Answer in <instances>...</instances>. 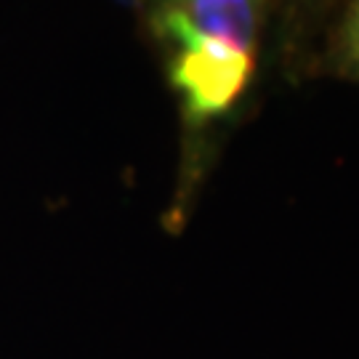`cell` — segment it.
Listing matches in <instances>:
<instances>
[{"label":"cell","mask_w":359,"mask_h":359,"mask_svg":"<svg viewBox=\"0 0 359 359\" xmlns=\"http://www.w3.org/2000/svg\"><path fill=\"white\" fill-rule=\"evenodd\" d=\"M179 117V160L163 226L189 224L221 152L274 75V0H133Z\"/></svg>","instance_id":"1"},{"label":"cell","mask_w":359,"mask_h":359,"mask_svg":"<svg viewBox=\"0 0 359 359\" xmlns=\"http://www.w3.org/2000/svg\"><path fill=\"white\" fill-rule=\"evenodd\" d=\"M344 0H274V75L287 86H306L322 32Z\"/></svg>","instance_id":"2"},{"label":"cell","mask_w":359,"mask_h":359,"mask_svg":"<svg viewBox=\"0 0 359 359\" xmlns=\"http://www.w3.org/2000/svg\"><path fill=\"white\" fill-rule=\"evenodd\" d=\"M311 80L359 88V0H344L333 13L309 67V83Z\"/></svg>","instance_id":"3"}]
</instances>
